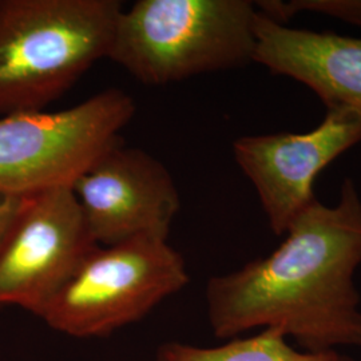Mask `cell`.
I'll return each instance as SVG.
<instances>
[{"instance_id":"1","label":"cell","mask_w":361,"mask_h":361,"mask_svg":"<svg viewBox=\"0 0 361 361\" xmlns=\"http://www.w3.org/2000/svg\"><path fill=\"white\" fill-rule=\"evenodd\" d=\"M286 233L269 256L207 281L213 334L231 338L252 328H274L308 352L361 345V298L355 285L361 200L353 180H344L336 207L316 200Z\"/></svg>"},{"instance_id":"2","label":"cell","mask_w":361,"mask_h":361,"mask_svg":"<svg viewBox=\"0 0 361 361\" xmlns=\"http://www.w3.org/2000/svg\"><path fill=\"white\" fill-rule=\"evenodd\" d=\"M119 0H0V116L44 111L107 59Z\"/></svg>"},{"instance_id":"3","label":"cell","mask_w":361,"mask_h":361,"mask_svg":"<svg viewBox=\"0 0 361 361\" xmlns=\"http://www.w3.org/2000/svg\"><path fill=\"white\" fill-rule=\"evenodd\" d=\"M256 13L247 0H138L119 13L107 59L149 86L241 67Z\"/></svg>"},{"instance_id":"4","label":"cell","mask_w":361,"mask_h":361,"mask_svg":"<svg viewBox=\"0 0 361 361\" xmlns=\"http://www.w3.org/2000/svg\"><path fill=\"white\" fill-rule=\"evenodd\" d=\"M188 284L185 259L168 238L137 235L97 246L39 319L63 335L107 336L140 322Z\"/></svg>"},{"instance_id":"5","label":"cell","mask_w":361,"mask_h":361,"mask_svg":"<svg viewBox=\"0 0 361 361\" xmlns=\"http://www.w3.org/2000/svg\"><path fill=\"white\" fill-rule=\"evenodd\" d=\"M121 89L99 91L59 111L0 116V197H26L73 186L135 116Z\"/></svg>"},{"instance_id":"6","label":"cell","mask_w":361,"mask_h":361,"mask_svg":"<svg viewBox=\"0 0 361 361\" xmlns=\"http://www.w3.org/2000/svg\"><path fill=\"white\" fill-rule=\"evenodd\" d=\"M97 246L70 186L27 195L0 246V307L40 317Z\"/></svg>"},{"instance_id":"7","label":"cell","mask_w":361,"mask_h":361,"mask_svg":"<svg viewBox=\"0 0 361 361\" xmlns=\"http://www.w3.org/2000/svg\"><path fill=\"white\" fill-rule=\"evenodd\" d=\"M361 141V111L326 107L323 122L302 134L277 133L240 137L233 143L237 165L255 185L274 234L317 198L313 182L323 169Z\"/></svg>"},{"instance_id":"8","label":"cell","mask_w":361,"mask_h":361,"mask_svg":"<svg viewBox=\"0 0 361 361\" xmlns=\"http://www.w3.org/2000/svg\"><path fill=\"white\" fill-rule=\"evenodd\" d=\"M71 189L98 245L137 235L168 238L180 212V193L168 168L122 141L101 155Z\"/></svg>"},{"instance_id":"9","label":"cell","mask_w":361,"mask_h":361,"mask_svg":"<svg viewBox=\"0 0 361 361\" xmlns=\"http://www.w3.org/2000/svg\"><path fill=\"white\" fill-rule=\"evenodd\" d=\"M253 62L308 86L326 107L361 111V38L296 30L257 10Z\"/></svg>"},{"instance_id":"10","label":"cell","mask_w":361,"mask_h":361,"mask_svg":"<svg viewBox=\"0 0 361 361\" xmlns=\"http://www.w3.org/2000/svg\"><path fill=\"white\" fill-rule=\"evenodd\" d=\"M284 332L267 328L258 335L234 338L214 348L170 341L155 352L154 361H355L338 350L308 352L288 344Z\"/></svg>"},{"instance_id":"11","label":"cell","mask_w":361,"mask_h":361,"mask_svg":"<svg viewBox=\"0 0 361 361\" xmlns=\"http://www.w3.org/2000/svg\"><path fill=\"white\" fill-rule=\"evenodd\" d=\"M256 8L274 22L284 25L301 11L325 13L361 27V0H265L256 1Z\"/></svg>"},{"instance_id":"12","label":"cell","mask_w":361,"mask_h":361,"mask_svg":"<svg viewBox=\"0 0 361 361\" xmlns=\"http://www.w3.org/2000/svg\"><path fill=\"white\" fill-rule=\"evenodd\" d=\"M26 197L19 195H4L0 197V246L10 232L11 226L20 210L25 207Z\"/></svg>"}]
</instances>
